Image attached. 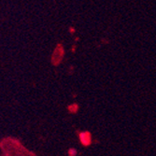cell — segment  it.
<instances>
[{"label":"cell","instance_id":"1","mask_svg":"<svg viewBox=\"0 0 156 156\" xmlns=\"http://www.w3.org/2000/svg\"><path fill=\"white\" fill-rule=\"evenodd\" d=\"M80 142L84 146H88L91 144V135L88 132H83L80 135Z\"/></svg>","mask_w":156,"mask_h":156},{"label":"cell","instance_id":"2","mask_svg":"<svg viewBox=\"0 0 156 156\" xmlns=\"http://www.w3.org/2000/svg\"><path fill=\"white\" fill-rule=\"evenodd\" d=\"M71 107H72V108H69V110H70V111H71V112L77 111V109H78V106H77V105H72Z\"/></svg>","mask_w":156,"mask_h":156}]
</instances>
